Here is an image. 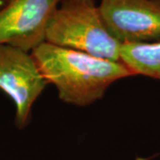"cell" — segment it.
Returning a JSON list of instances; mask_svg holds the SVG:
<instances>
[{"label": "cell", "mask_w": 160, "mask_h": 160, "mask_svg": "<svg viewBox=\"0 0 160 160\" xmlns=\"http://www.w3.org/2000/svg\"><path fill=\"white\" fill-rule=\"evenodd\" d=\"M47 84L57 89L61 101L86 107L101 100L109 87L132 74L122 62L43 42L30 52Z\"/></svg>", "instance_id": "obj_1"}, {"label": "cell", "mask_w": 160, "mask_h": 160, "mask_svg": "<svg viewBox=\"0 0 160 160\" xmlns=\"http://www.w3.org/2000/svg\"><path fill=\"white\" fill-rule=\"evenodd\" d=\"M46 42L120 62L122 44L110 34L95 0H62L48 22Z\"/></svg>", "instance_id": "obj_2"}, {"label": "cell", "mask_w": 160, "mask_h": 160, "mask_svg": "<svg viewBox=\"0 0 160 160\" xmlns=\"http://www.w3.org/2000/svg\"><path fill=\"white\" fill-rule=\"evenodd\" d=\"M46 85L30 52L0 45V90L15 105L14 123L18 129L29 125L33 105Z\"/></svg>", "instance_id": "obj_3"}, {"label": "cell", "mask_w": 160, "mask_h": 160, "mask_svg": "<svg viewBox=\"0 0 160 160\" xmlns=\"http://www.w3.org/2000/svg\"><path fill=\"white\" fill-rule=\"evenodd\" d=\"M99 8L121 44L160 41V0H101Z\"/></svg>", "instance_id": "obj_4"}, {"label": "cell", "mask_w": 160, "mask_h": 160, "mask_svg": "<svg viewBox=\"0 0 160 160\" xmlns=\"http://www.w3.org/2000/svg\"><path fill=\"white\" fill-rule=\"evenodd\" d=\"M62 0H11L0 10V45L31 52L46 41L52 13Z\"/></svg>", "instance_id": "obj_5"}, {"label": "cell", "mask_w": 160, "mask_h": 160, "mask_svg": "<svg viewBox=\"0 0 160 160\" xmlns=\"http://www.w3.org/2000/svg\"><path fill=\"white\" fill-rule=\"evenodd\" d=\"M120 62L133 75L160 80V41L122 44Z\"/></svg>", "instance_id": "obj_6"}, {"label": "cell", "mask_w": 160, "mask_h": 160, "mask_svg": "<svg viewBox=\"0 0 160 160\" xmlns=\"http://www.w3.org/2000/svg\"><path fill=\"white\" fill-rule=\"evenodd\" d=\"M11 0H0V10L3 9Z\"/></svg>", "instance_id": "obj_7"}]
</instances>
